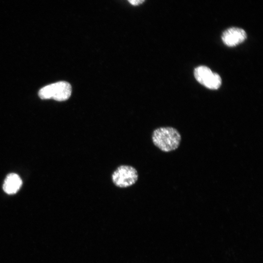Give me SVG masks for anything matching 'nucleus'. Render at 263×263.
<instances>
[{
    "label": "nucleus",
    "instance_id": "1",
    "mask_svg": "<svg viewBox=\"0 0 263 263\" xmlns=\"http://www.w3.org/2000/svg\"><path fill=\"white\" fill-rule=\"evenodd\" d=\"M153 144L162 151L169 152L177 149L181 141L180 132L172 127L155 129L151 135Z\"/></svg>",
    "mask_w": 263,
    "mask_h": 263
},
{
    "label": "nucleus",
    "instance_id": "2",
    "mask_svg": "<svg viewBox=\"0 0 263 263\" xmlns=\"http://www.w3.org/2000/svg\"><path fill=\"white\" fill-rule=\"evenodd\" d=\"M72 94V86L67 81H61L52 83L41 88L38 96L42 99H53L64 101L69 98Z\"/></svg>",
    "mask_w": 263,
    "mask_h": 263
},
{
    "label": "nucleus",
    "instance_id": "3",
    "mask_svg": "<svg viewBox=\"0 0 263 263\" xmlns=\"http://www.w3.org/2000/svg\"><path fill=\"white\" fill-rule=\"evenodd\" d=\"M112 181L120 188H126L134 185L137 181L138 174L132 166L122 165L118 166L112 173Z\"/></svg>",
    "mask_w": 263,
    "mask_h": 263
},
{
    "label": "nucleus",
    "instance_id": "4",
    "mask_svg": "<svg viewBox=\"0 0 263 263\" xmlns=\"http://www.w3.org/2000/svg\"><path fill=\"white\" fill-rule=\"evenodd\" d=\"M193 73L196 80L209 89L217 90L221 85L222 79L220 75L213 72L207 66H199L194 69Z\"/></svg>",
    "mask_w": 263,
    "mask_h": 263
},
{
    "label": "nucleus",
    "instance_id": "5",
    "mask_svg": "<svg viewBox=\"0 0 263 263\" xmlns=\"http://www.w3.org/2000/svg\"><path fill=\"white\" fill-rule=\"evenodd\" d=\"M246 38V33L244 29L235 27L227 29L223 33L221 36L223 43L230 47L243 43Z\"/></svg>",
    "mask_w": 263,
    "mask_h": 263
},
{
    "label": "nucleus",
    "instance_id": "6",
    "mask_svg": "<svg viewBox=\"0 0 263 263\" xmlns=\"http://www.w3.org/2000/svg\"><path fill=\"white\" fill-rule=\"evenodd\" d=\"M22 185V180L17 174L10 173L6 177L3 185V189L8 194L16 193Z\"/></svg>",
    "mask_w": 263,
    "mask_h": 263
},
{
    "label": "nucleus",
    "instance_id": "7",
    "mask_svg": "<svg viewBox=\"0 0 263 263\" xmlns=\"http://www.w3.org/2000/svg\"><path fill=\"white\" fill-rule=\"evenodd\" d=\"M145 0H128L129 2L133 5H138L142 4Z\"/></svg>",
    "mask_w": 263,
    "mask_h": 263
}]
</instances>
